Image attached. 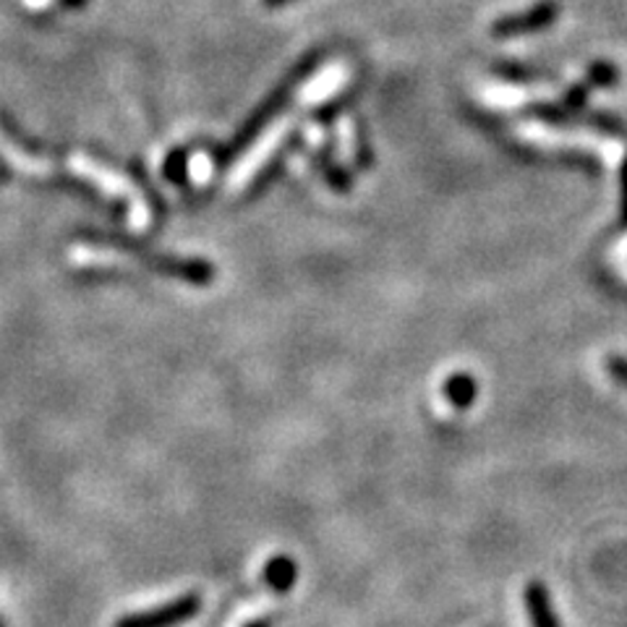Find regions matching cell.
Listing matches in <instances>:
<instances>
[{
	"label": "cell",
	"mask_w": 627,
	"mask_h": 627,
	"mask_svg": "<svg viewBox=\"0 0 627 627\" xmlns=\"http://www.w3.org/2000/svg\"><path fill=\"white\" fill-rule=\"evenodd\" d=\"M69 170L76 173L79 178L90 181L92 186H97L99 191L108 193L113 199H123L129 202V225L133 230H146L152 225V206L146 199L139 193L137 186H133L129 178H123L121 173L105 168L97 159L86 157V155H71L69 157Z\"/></svg>",
	"instance_id": "obj_1"
},
{
	"label": "cell",
	"mask_w": 627,
	"mask_h": 627,
	"mask_svg": "<svg viewBox=\"0 0 627 627\" xmlns=\"http://www.w3.org/2000/svg\"><path fill=\"white\" fill-rule=\"evenodd\" d=\"M199 606H202L199 593H186V596L173 599V602L157 606V610L121 617L116 627H176L197 615Z\"/></svg>",
	"instance_id": "obj_2"
},
{
	"label": "cell",
	"mask_w": 627,
	"mask_h": 627,
	"mask_svg": "<svg viewBox=\"0 0 627 627\" xmlns=\"http://www.w3.org/2000/svg\"><path fill=\"white\" fill-rule=\"evenodd\" d=\"M557 3L552 0H544V3H536L531 11L525 13H510V16L497 19L492 24V35L495 37H518V35H531V32H542L546 26H552L557 22Z\"/></svg>",
	"instance_id": "obj_3"
},
{
	"label": "cell",
	"mask_w": 627,
	"mask_h": 627,
	"mask_svg": "<svg viewBox=\"0 0 627 627\" xmlns=\"http://www.w3.org/2000/svg\"><path fill=\"white\" fill-rule=\"evenodd\" d=\"M0 155L5 157V163H9L11 168L22 170L24 176H29V178H39V181H48V178H52L58 173V168L50 163L48 157L19 146L16 139L3 129H0Z\"/></svg>",
	"instance_id": "obj_4"
},
{
	"label": "cell",
	"mask_w": 627,
	"mask_h": 627,
	"mask_svg": "<svg viewBox=\"0 0 627 627\" xmlns=\"http://www.w3.org/2000/svg\"><path fill=\"white\" fill-rule=\"evenodd\" d=\"M523 604L525 612H529L531 627H563L559 625V617L555 612V604H552L549 589L542 580H531L523 591Z\"/></svg>",
	"instance_id": "obj_5"
},
{
	"label": "cell",
	"mask_w": 627,
	"mask_h": 627,
	"mask_svg": "<svg viewBox=\"0 0 627 627\" xmlns=\"http://www.w3.org/2000/svg\"><path fill=\"white\" fill-rule=\"evenodd\" d=\"M144 262H150L155 267L157 272H163V275H173V277H181V280H189V283H210L212 280V267L199 262V259H176V257H144Z\"/></svg>",
	"instance_id": "obj_6"
},
{
	"label": "cell",
	"mask_w": 627,
	"mask_h": 627,
	"mask_svg": "<svg viewBox=\"0 0 627 627\" xmlns=\"http://www.w3.org/2000/svg\"><path fill=\"white\" fill-rule=\"evenodd\" d=\"M442 392H445L447 403H450L452 409L465 411V409H471L473 403H476L478 385H476V379L469 375V371H456V375H450V379L445 382Z\"/></svg>",
	"instance_id": "obj_7"
},
{
	"label": "cell",
	"mask_w": 627,
	"mask_h": 627,
	"mask_svg": "<svg viewBox=\"0 0 627 627\" xmlns=\"http://www.w3.org/2000/svg\"><path fill=\"white\" fill-rule=\"evenodd\" d=\"M298 580V565L288 555L272 557L264 567V583L275 593H288Z\"/></svg>",
	"instance_id": "obj_8"
},
{
	"label": "cell",
	"mask_w": 627,
	"mask_h": 627,
	"mask_svg": "<svg viewBox=\"0 0 627 627\" xmlns=\"http://www.w3.org/2000/svg\"><path fill=\"white\" fill-rule=\"evenodd\" d=\"M495 73H499V76H502V79H510V82H523V84H525V82H533V79L546 76L544 71L529 69V66H523V63H510V61L495 66Z\"/></svg>",
	"instance_id": "obj_9"
},
{
	"label": "cell",
	"mask_w": 627,
	"mask_h": 627,
	"mask_svg": "<svg viewBox=\"0 0 627 627\" xmlns=\"http://www.w3.org/2000/svg\"><path fill=\"white\" fill-rule=\"evenodd\" d=\"M317 163H319V170L324 173L327 184H330L332 189H335V191H348V189H351V178H348V173L340 170L338 165L332 163L330 157H327V155H319V157H317Z\"/></svg>",
	"instance_id": "obj_10"
},
{
	"label": "cell",
	"mask_w": 627,
	"mask_h": 627,
	"mask_svg": "<svg viewBox=\"0 0 627 627\" xmlns=\"http://www.w3.org/2000/svg\"><path fill=\"white\" fill-rule=\"evenodd\" d=\"M617 69L612 63H604V61H596L589 69V84L591 86H612L617 82Z\"/></svg>",
	"instance_id": "obj_11"
},
{
	"label": "cell",
	"mask_w": 627,
	"mask_h": 627,
	"mask_svg": "<svg viewBox=\"0 0 627 627\" xmlns=\"http://www.w3.org/2000/svg\"><path fill=\"white\" fill-rule=\"evenodd\" d=\"M186 170H189V176L193 178V181L204 184L206 178L212 176V159L206 157L204 152H197V155L189 159V165H186Z\"/></svg>",
	"instance_id": "obj_12"
},
{
	"label": "cell",
	"mask_w": 627,
	"mask_h": 627,
	"mask_svg": "<svg viewBox=\"0 0 627 627\" xmlns=\"http://www.w3.org/2000/svg\"><path fill=\"white\" fill-rule=\"evenodd\" d=\"M606 369H610V375H612V379H615V382L627 387V358L625 356L606 358Z\"/></svg>",
	"instance_id": "obj_13"
},
{
	"label": "cell",
	"mask_w": 627,
	"mask_h": 627,
	"mask_svg": "<svg viewBox=\"0 0 627 627\" xmlns=\"http://www.w3.org/2000/svg\"><path fill=\"white\" fill-rule=\"evenodd\" d=\"M623 223L627 225V157L623 165Z\"/></svg>",
	"instance_id": "obj_14"
},
{
	"label": "cell",
	"mask_w": 627,
	"mask_h": 627,
	"mask_svg": "<svg viewBox=\"0 0 627 627\" xmlns=\"http://www.w3.org/2000/svg\"><path fill=\"white\" fill-rule=\"evenodd\" d=\"M86 0H58V5H69V9H79V5H84Z\"/></svg>",
	"instance_id": "obj_15"
},
{
	"label": "cell",
	"mask_w": 627,
	"mask_h": 627,
	"mask_svg": "<svg viewBox=\"0 0 627 627\" xmlns=\"http://www.w3.org/2000/svg\"><path fill=\"white\" fill-rule=\"evenodd\" d=\"M293 0H264V5H270V9H280V5H288Z\"/></svg>",
	"instance_id": "obj_16"
},
{
	"label": "cell",
	"mask_w": 627,
	"mask_h": 627,
	"mask_svg": "<svg viewBox=\"0 0 627 627\" xmlns=\"http://www.w3.org/2000/svg\"><path fill=\"white\" fill-rule=\"evenodd\" d=\"M246 627H270V619H253V623Z\"/></svg>",
	"instance_id": "obj_17"
},
{
	"label": "cell",
	"mask_w": 627,
	"mask_h": 627,
	"mask_svg": "<svg viewBox=\"0 0 627 627\" xmlns=\"http://www.w3.org/2000/svg\"><path fill=\"white\" fill-rule=\"evenodd\" d=\"M0 178H3V170H0Z\"/></svg>",
	"instance_id": "obj_18"
}]
</instances>
